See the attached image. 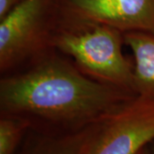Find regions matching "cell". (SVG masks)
<instances>
[{"mask_svg":"<svg viewBox=\"0 0 154 154\" xmlns=\"http://www.w3.org/2000/svg\"><path fill=\"white\" fill-rule=\"evenodd\" d=\"M24 0H0V19L4 18Z\"/></svg>","mask_w":154,"mask_h":154,"instance_id":"obj_9","label":"cell"},{"mask_svg":"<svg viewBox=\"0 0 154 154\" xmlns=\"http://www.w3.org/2000/svg\"><path fill=\"white\" fill-rule=\"evenodd\" d=\"M146 146L145 148L142 149V150H141V151H140V152L138 154H146Z\"/></svg>","mask_w":154,"mask_h":154,"instance_id":"obj_11","label":"cell"},{"mask_svg":"<svg viewBox=\"0 0 154 154\" xmlns=\"http://www.w3.org/2000/svg\"><path fill=\"white\" fill-rule=\"evenodd\" d=\"M77 14L122 33H154V0H64Z\"/></svg>","mask_w":154,"mask_h":154,"instance_id":"obj_5","label":"cell"},{"mask_svg":"<svg viewBox=\"0 0 154 154\" xmlns=\"http://www.w3.org/2000/svg\"><path fill=\"white\" fill-rule=\"evenodd\" d=\"M123 33L88 19L61 0L52 46L88 76L134 93V68L124 55Z\"/></svg>","mask_w":154,"mask_h":154,"instance_id":"obj_2","label":"cell"},{"mask_svg":"<svg viewBox=\"0 0 154 154\" xmlns=\"http://www.w3.org/2000/svg\"><path fill=\"white\" fill-rule=\"evenodd\" d=\"M123 38L134 58V93L154 99V33L128 32Z\"/></svg>","mask_w":154,"mask_h":154,"instance_id":"obj_7","label":"cell"},{"mask_svg":"<svg viewBox=\"0 0 154 154\" xmlns=\"http://www.w3.org/2000/svg\"><path fill=\"white\" fill-rule=\"evenodd\" d=\"M99 122L75 132L61 134H43L30 129L17 154H86Z\"/></svg>","mask_w":154,"mask_h":154,"instance_id":"obj_6","label":"cell"},{"mask_svg":"<svg viewBox=\"0 0 154 154\" xmlns=\"http://www.w3.org/2000/svg\"><path fill=\"white\" fill-rule=\"evenodd\" d=\"M135 94L100 82L53 51L0 80V116L22 118L35 132L61 134L100 121Z\"/></svg>","mask_w":154,"mask_h":154,"instance_id":"obj_1","label":"cell"},{"mask_svg":"<svg viewBox=\"0 0 154 154\" xmlns=\"http://www.w3.org/2000/svg\"><path fill=\"white\" fill-rule=\"evenodd\" d=\"M61 0H24L0 19V72L21 71L51 52Z\"/></svg>","mask_w":154,"mask_h":154,"instance_id":"obj_3","label":"cell"},{"mask_svg":"<svg viewBox=\"0 0 154 154\" xmlns=\"http://www.w3.org/2000/svg\"><path fill=\"white\" fill-rule=\"evenodd\" d=\"M30 130L28 122L12 116H0V154H17Z\"/></svg>","mask_w":154,"mask_h":154,"instance_id":"obj_8","label":"cell"},{"mask_svg":"<svg viewBox=\"0 0 154 154\" xmlns=\"http://www.w3.org/2000/svg\"><path fill=\"white\" fill-rule=\"evenodd\" d=\"M154 140V99L134 95L99 121L86 154H138Z\"/></svg>","mask_w":154,"mask_h":154,"instance_id":"obj_4","label":"cell"},{"mask_svg":"<svg viewBox=\"0 0 154 154\" xmlns=\"http://www.w3.org/2000/svg\"><path fill=\"white\" fill-rule=\"evenodd\" d=\"M146 154H154V140L146 146Z\"/></svg>","mask_w":154,"mask_h":154,"instance_id":"obj_10","label":"cell"}]
</instances>
